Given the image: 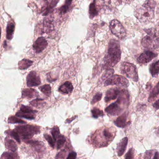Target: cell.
<instances>
[{
	"label": "cell",
	"mask_w": 159,
	"mask_h": 159,
	"mask_svg": "<svg viewBox=\"0 0 159 159\" xmlns=\"http://www.w3.org/2000/svg\"><path fill=\"white\" fill-rule=\"evenodd\" d=\"M120 43L115 40H111L109 43L108 54L104 58V68L111 69L120 62L121 58Z\"/></svg>",
	"instance_id": "6da1fadb"
},
{
	"label": "cell",
	"mask_w": 159,
	"mask_h": 159,
	"mask_svg": "<svg viewBox=\"0 0 159 159\" xmlns=\"http://www.w3.org/2000/svg\"><path fill=\"white\" fill-rule=\"evenodd\" d=\"M135 15L141 23L149 22L154 15L153 8L144 3L142 6L137 8L135 11Z\"/></svg>",
	"instance_id": "7a4b0ae2"
},
{
	"label": "cell",
	"mask_w": 159,
	"mask_h": 159,
	"mask_svg": "<svg viewBox=\"0 0 159 159\" xmlns=\"http://www.w3.org/2000/svg\"><path fill=\"white\" fill-rule=\"evenodd\" d=\"M15 130L24 139H28L40 132L39 127L30 125L19 126L16 127Z\"/></svg>",
	"instance_id": "3957f363"
},
{
	"label": "cell",
	"mask_w": 159,
	"mask_h": 159,
	"mask_svg": "<svg viewBox=\"0 0 159 159\" xmlns=\"http://www.w3.org/2000/svg\"><path fill=\"white\" fill-rule=\"evenodd\" d=\"M122 72L127 77L136 82L138 81V75L136 67L135 65L125 62L122 64Z\"/></svg>",
	"instance_id": "277c9868"
},
{
	"label": "cell",
	"mask_w": 159,
	"mask_h": 159,
	"mask_svg": "<svg viewBox=\"0 0 159 159\" xmlns=\"http://www.w3.org/2000/svg\"><path fill=\"white\" fill-rule=\"evenodd\" d=\"M104 85L106 86L109 85H117L123 87H127L129 86V82L123 76L114 75L105 81Z\"/></svg>",
	"instance_id": "5b68a950"
},
{
	"label": "cell",
	"mask_w": 159,
	"mask_h": 159,
	"mask_svg": "<svg viewBox=\"0 0 159 159\" xmlns=\"http://www.w3.org/2000/svg\"><path fill=\"white\" fill-rule=\"evenodd\" d=\"M110 28L112 33L120 39H123L126 36L127 33L125 29L122 25L116 20L111 21L110 24Z\"/></svg>",
	"instance_id": "8992f818"
},
{
	"label": "cell",
	"mask_w": 159,
	"mask_h": 159,
	"mask_svg": "<svg viewBox=\"0 0 159 159\" xmlns=\"http://www.w3.org/2000/svg\"><path fill=\"white\" fill-rule=\"evenodd\" d=\"M37 112V111L34 110L30 107L22 105L20 111L16 114V116L18 117L26 118L28 120H34L36 116V114Z\"/></svg>",
	"instance_id": "52a82bcc"
},
{
	"label": "cell",
	"mask_w": 159,
	"mask_h": 159,
	"mask_svg": "<svg viewBox=\"0 0 159 159\" xmlns=\"http://www.w3.org/2000/svg\"><path fill=\"white\" fill-rule=\"evenodd\" d=\"M157 56V54L150 50H147L142 53L137 59V62L140 64H145L151 61Z\"/></svg>",
	"instance_id": "ba28073f"
},
{
	"label": "cell",
	"mask_w": 159,
	"mask_h": 159,
	"mask_svg": "<svg viewBox=\"0 0 159 159\" xmlns=\"http://www.w3.org/2000/svg\"><path fill=\"white\" fill-rule=\"evenodd\" d=\"M40 78L35 71H31L27 77V84L28 87L38 86L40 84Z\"/></svg>",
	"instance_id": "9c48e42d"
},
{
	"label": "cell",
	"mask_w": 159,
	"mask_h": 159,
	"mask_svg": "<svg viewBox=\"0 0 159 159\" xmlns=\"http://www.w3.org/2000/svg\"><path fill=\"white\" fill-rule=\"evenodd\" d=\"M48 44L46 40L43 37H40L34 42L33 47L36 52L40 53L47 48Z\"/></svg>",
	"instance_id": "30bf717a"
},
{
	"label": "cell",
	"mask_w": 159,
	"mask_h": 159,
	"mask_svg": "<svg viewBox=\"0 0 159 159\" xmlns=\"http://www.w3.org/2000/svg\"><path fill=\"white\" fill-rule=\"evenodd\" d=\"M122 110L123 109L121 105H119L116 102L112 103L105 109V111L108 114L113 115V116L118 115L122 112Z\"/></svg>",
	"instance_id": "8fae6325"
},
{
	"label": "cell",
	"mask_w": 159,
	"mask_h": 159,
	"mask_svg": "<svg viewBox=\"0 0 159 159\" xmlns=\"http://www.w3.org/2000/svg\"><path fill=\"white\" fill-rule=\"evenodd\" d=\"M155 38L148 35L145 36L141 41V46L144 49H153V44H154Z\"/></svg>",
	"instance_id": "7c38bea8"
},
{
	"label": "cell",
	"mask_w": 159,
	"mask_h": 159,
	"mask_svg": "<svg viewBox=\"0 0 159 159\" xmlns=\"http://www.w3.org/2000/svg\"><path fill=\"white\" fill-rule=\"evenodd\" d=\"M120 90L118 88H112L107 91L105 97V101L106 102L116 99L118 97Z\"/></svg>",
	"instance_id": "4fadbf2b"
},
{
	"label": "cell",
	"mask_w": 159,
	"mask_h": 159,
	"mask_svg": "<svg viewBox=\"0 0 159 159\" xmlns=\"http://www.w3.org/2000/svg\"><path fill=\"white\" fill-rule=\"evenodd\" d=\"M128 143V138L127 137L124 138L119 142L117 145V152L119 156H121L124 154Z\"/></svg>",
	"instance_id": "5bb4252c"
},
{
	"label": "cell",
	"mask_w": 159,
	"mask_h": 159,
	"mask_svg": "<svg viewBox=\"0 0 159 159\" xmlns=\"http://www.w3.org/2000/svg\"><path fill=\"white\" fill-rule=\"evenodd\" d=\"M38 96V92L33 88H26L22 91V97L23 98L30 99L37 97Z\"/></svg>",
	"instance_id": "9a60e30c"
},
{
	"label": "cell",
	"mask_w": 159,
	"mask_h": 159,
	"mask_svg": "<svg viewBox=\"0 0 159 159\" xmlns=\"http://www.w3.org/2000/svg\"><path fill=\"white\" fill-rule=\"evenodd\" d=\"M128 114L127 112L125 113L121 116L117 118L114 122V124L118 127L124 128L127 125V121Z\"/></svg>",
	"instance_id": "2e32d148"
},
{
	"label": "cell",
	"mask_w": 159,
	"mask_h": 159,
	"mask_svg": "<svg viewBox=\"0 0 159 159\" xmlns=\"http://www.w3.org/2000/svg\"><path fill=\"white\" fill-rule=\"evenodd\" d=\"M73 86L70 82H66L63 84L61 85L59 88V92L64 94H69L72 92Z\"/></svg>",
	"instance_id": "e0dca14e"
},
{
	"label": "cell",
	"mask_w": 159,
	"mask_h": 159,
	"mask_svg": "<svg viewBox=\"0 0 159 159\" xmlns=\"http://www.w3.org/2000/svg\"><path fill=\"white\" fill-rule=\"evenodd\" d=\"M6 148L11 151L15 152L17 149V146L15 142L13 140L6 138L5 140Z\"/></svg>",
	"instance_id": "ac0fdd59"
},
{
	"label": "cell",
	"mask_w": 159,
	"mask_h": 159,
	"mask_svg": "<svg viewBox=\"0 0 159 159\" xmlns=\"http://www.w3.org/2000/svg\"><path fill=\"white\" fill-rule=\"evenodd\" d=\"M15 26L13 23H10L8 24L6 29V37L9 40H11L13 37L14 34Z\"/></svg>",
	"instance_id": "d6986e66"
},
{
	"label": "cell",
	"mask_w": 159,
	"mask_h": 159,
	"mask_svg": "<svg viewBox=\"0 0 159 159\" xmlns=\"http://www.w3.org/2000/svg\"><path fill=\"white\" fill-rule=\"evenodd\" d=\"M149 71L153 77H156L159 75V60L151 64Z\"/></svg>",
	"instance_id": "ffe728a7"
},
{
	"label": "cell",
	"mask_w": 159,
	"mask_h": 159,
	"mask_svg": "<svg viewBox=\"0 0 159 159\" xmlns=\"http://www.w3.org/2000/svg\"><path fill=\"white\" fill-rule=\"evenodd\" d=\"M33 63V61L31 60L26 59H23L18 62V68L21 70L27 69L32 65Z\"/></svg>",
	"instance_id": "44dd1931"
},
{
	"label": "cell",
	"mask_w": 159,
	"mask_h": 159,
	"mask_svg": "<svg viewBox=\"0 0 159 159\" xmlns=\"http://www.w3.org/2000/svg\"><path fill=\"white\" fill-rule=\"evenodd\" d=\"M159 95V82L156 85L154 88L152 89L150 92L148 97V101L150 102H152Z\"/></svg>",
	"instance_id": "7402d4cb"
},
{
	"label": "cell",
	"mask_w": 159,
	"mask_h": 159,
	"mask_svg": "<svg viewBox=\"0 0 159 159\" xmlns=\"http://www.w3.org/2000/svg\"><path fill=\"white\" fill-rule=\"evenodd\" d=\"M54 25L52 22L50 20H46L43 23L42 31L44 33H49L54 30Z\"/></svg>",
	"instance_id": "603a6c76"
},
{
	"label": "cell",
	"mask_w": 159,
	"mask_h": 159,
	"mask_svg": "<svg viewBox=\"0 0 159 159\" xmlns=\"http://www.w3.org/2000/svg\"><path fill=\"white\" fill-rule=\"evenodd\" d=\"M98 11L96 5V0H94L89 6V14L90 18L93 19L94 17L97 15Z\"/></svg>",
	"instance_id": "cb8c5ba5"
},
{
	"label": "cell",
	"mask_w": 159,
	"mask_h": 159,
	"mask_svg": "<svg viewBox=\"0 0 159 159\" xmlns=\"http://www.w3.org/2000/svg\"><path fill=\"white\" fill-rule=\"evenodd\" d=\"M30 104L37 108H41L44 107L46 102L41 99H36L30 102Z\"/></svg>",
	"instance_id": "d4e9b609"
},
{
	"label": "cell",
	"mask_w": 159,
	"mask_h": 159,
	"mask_svg": "<svg viewBox=\"0 0 159 159\" xmlns=\"http://www.w3.org/2000/svg\"><path fill=\"white\" fill-rule=\"evenodd\" d=\"M72 0H66L64 5L59 9V11L62 14H65L68 11L72 3Z\"/></svg>",
	"instance_id": "484cf974"
},
{
	"label": "cell",
	"mask_w": 159,
	"mask_h": 159,
	"mask_svg": "<svg viewBox=\"0 0 159 159\" xmlns=\"http://www.w3.org/2000/svg\"><path fill=\"white\" fill-rule=\"evenodd\" d=\"M59 0H53L47 6V8L45 9V11H44L43 15H47L50 12L51 10L53 9V8H54L56 6V4L59 2Z\"/></svg>",
	"instance_id": "4316f807"
},
{
	"label": "cell",
	"mask_w": 159,
	"mask_h": 159,
	"mask_svg": "<svg viewBox=\"0 0 159 159\" xmlns=\"http://www.w3.org/2000/svg\"><path fill=\"white\" fill-rule=\"evenodd\" d=\"M39 89L44 95L49 97L51 93V88L49 84H45L39 88Z\"/></svg>",
	"instance_id": "83f0119b"
},
{
	"label": "cell",
	"mask_w": 159,
	"mask_h": 159,
	"mask_svg": "<svg viewBox=\"0 0 159 159\" xmlns=\"http://www.w3.org/2000/svg\"><path fill=\"white\" fill-rule=\"evenodd\" d=\"M8 122L9 123L15 124H25L26 122L21 119H19L18 117H15L14 116H11L8 119Z\"/></svg>",
	"instance_id": "f1b7e54d"
},
{
	"label": "cell",
	"mask_w": 159,
	"mask_h": 159,
	"mask_svg": "<svg viewBox=\"0 0 159 159\" xmlns=\"http://www.w3.org/2000/svg\"><path fill=\"white\" fill-rule=\"evenodd\" d=\"M51 133L52 135L54 140V141H56L59 136L60 135V129H59V127L55 126L53 127L52 129H51Z\"/></svg>",
	"instance_id": "f546056e"
},
{
	"label": "cell",
	"mask_w": 159,
	"mask_h": 159,
	"mask_svg": "<svg viewBox=\"0 0 159 159\" xmlns=\"http://www.w3.org/2000/svg\"><path fill=\"white\" fill-rule=\"evenodd\" d=\"M93 117L95 118H97L99 117H101L104 115L103 111L99 110L98 108H95L91 110Z\"/></svg>",
	"instance_id": "4dcf8cb0"
},
{
	"label": "cell",
	"mask_w": 159,
	"mask_h": 159,
	"mask_svg": "<svg viewBox=\"0 0 159 159\" xmlns=\"http://www.w3.org/2000/svg\"><path fill=\"white\" fill-rule=\"evenodd\" d=\"M57 139H58V140H57L56 148H57V149H59L63 146L66 140V138L64 136L61 135L59 136Z\"/></svg>",
	"instance_id": "1f68e13d"
},
{
	"label": "cell",
	"mask_w": 159,
	"mask_h": 159,
	"mask_svg": "<svg viewBox=\"0 0 159 159\" xmlns=\"http://www.w3.org/2000/svg\"><path fill=\"white\" fill-rule=\"evenodd\" d=\"M2 159H18L17 155L13 153L5 152L2 156Z\"/></svg>",
	"instance_id": "d6a6232c"
},
{
	"label": "cell",
	"mask_w": 159,
	"mask_h": 159,
	"mask_svg": "<svg viewBox=\"0 0 159 159\" xmlns=\"http://www.w3.org/2000/svg\"><path fill=\"white\" fill-rule=\"evenodd\" d=\"M114 73V70L113 69L111 68V69H108V70L103 74L101 77L102 81H105V80H107L112 75H113Z\"/></svg>",
	"instance_id": "836d02e7"
},
{
	"label": "cell",
	"mask_w": 159,
	"mask_h": 159,
	"mask_svg": "<svg viewBox=\"0 0 159 159\" xmlns=\"http://www.w3.org/2000/svg\"><path fill=\"white\" fill-rule=\"evenodd\" d=\"M8 134L10 135L11 136V137L15 139L17 142L20 143L21 141H20V137H19V135H18V133H17L15 130H11V131H9V132H8Z\"/></svg>",
	"instance_id": "e575fe53"
},
{
	"label": "cell",
	"mask_w": 159,
	"mask_h": 159,
	"mask_svg": "<svg viewBox=\"0 0 159 159\" xmlns=\"http://www.w3.org/2000/svg\"><path fill=\"white\" fill-rule=\"evenodd\" d=\"M102 93H97L95 95V96L93 97L92 101H91V104H94L97 102H98L99 101L101 100V97H102Z\"/></svg>",
	"instance_id": "d590c367"
},
{
	"label": "cell",
	"mask_w": 159,
	"mask_h": 159,
	"mask_svg": "<svg viewBox=\"0 0 159 159\" xmlns=\"http://www.w3.org/2000/svg\"><path fill=\"white\" fill-rule=\"evenodd\" d=\"M44 137L45 139L48 141V143L49 144L50 146L52 148H54V140L49 135H44Z\"/></svg>",
	"instance_id": "8d00e7d4"
},
{
	"label": "cell",
	"mask_w": 159,
	"mask_h": 159,
	"mask_svg": "<svg viewBox=\"0 0 159 159\" xmlns=\"http://www.w3.org/2000/svg\"><path fill=\"white\" fill-rule=\"evenodd\" d=\"M144 31L147 33L148 35L153 37L156 38L157 37V33L156 31L154 28H150V29H144Z\"/></svg>",
	"instance_id": "74e56055"
},
{
	"label": "cell",
	"mask_w": 159,
	"mask_h": 159,
	"mask_svg": "<svg viewBox=\"0 0 159 159\" xmlns=\"http://www.w3.org/2000/svg\"><path fill=\"white\" fill-rule=\"evenodd\" d=\"M134 157V149L133 148H131L126 154L125 159H133Z\"/></svg>",
	"instance_id": "f35d334b"
},
{
	"label": "cell",
	"mask_w": 159,
	"mask_h": 159,
	"mask_svg": "<svg viewBox=\"0 0 159 159\" xmlns=\"http://www.w3.org/2000/svg\"><path fill=\"white\" fill-rule=\"evenodd\" d=\"M66 151L65 150H62L60 151L58 154L56 155L55 157V159H64L65 157Z\"/></svg>",
	"instance_id": "ab89813d"
},
{
	"label": "cell",
	"mask_w": 159,
	"mask_h": 159,
	"mask_svg": "<svg viewBox=\"0 0 159 159\" xmlns=\"http://www.w3.org/2000/svg\"><path fill=\"white\" fill-rule=\"evenodd\" d=\"M153 154V151L150 150L146 151L144 154V159H151Z\"/></svg>",
	"instance_id": "60d3db41"
},
{
	"label": "cell",
	"mask_w": 159,
	"mask_h": 159,
	"mask_svg": "<svg viewBox=\"0 0 159 159\" xmlns=\"http://www.w3.org/2000/svg\"><path fill=\"white\" fill-rule=\"evenodd\" d=\"M77 153L75 152H72L70 153L68 156H67V159H76V158Z\"/></svg>",
	"instance_id": "b9f144b4"
},
{
	"label": "cell",
	"mask_w": 159,
	"mask_h": 159,
	"mask_svg": "<svg viewBox=\"0 0 159 159\" xmlns=\"http://www.w3.org/2000/svg\"><path fill=\"white\" fill-rule=\"evenodd\" d=\"M159 49V37L155 39L153 44V49Z\"/></svg>",
	"instance_id": "7bdbcfd3"
},
{
	"label": "cell",
	"mask_w": 159,
	"mask_h": 159,
	"mask_svg": "<svg viewBox=\"0 0 159 159\" xmlns=\"http://www.w3.org/2000/svg\"><path fill=\"white\" fill-rule=\"evenodd\" d=\"M153 108L156 110H158L159 109V99L157 101H155L153 104Z\"/></svg>",
	"instance_id": "ee69618b"
},
{
	"label": "cell",
	"mask_w": 159,
	"mask_h": 159,
	"mask_svg": "<svg viewBox=\"0 0 159 159\" xmlns=\"http://www.w3.org/2000/svg\"><path fill=\"white\" fill-rule=\"evenodd\" d=\"M77 116H74V117H72L71 119H67L66 120V123H69L71 122L72 121H73V120H75Z\"/></svg>",
	"instance_id": "f6af8a7d"
},
{
	"label": "cell",
	"mask_w": 159,
	"mask_h": 159,
	"mask_svg": "<svg viewBox=\"0 0 159 159\" xmlns=\"http://www.w3.org/2000/svg\"><path fill=\"white\" fill-rule=\"evenodd\" d=\"M153 159H159V152H155Z\"/></svg>",
	"instance_id": "bcb514c9"
},
{
	"label": "cell",
	"mask_w": 159,
	"mask_h": 159,
	"mask_svg": "<svg viewBox=\"0 0 159 159\" xmlns=\"http://www.w3.org/2000/svg\"><path fill=\"white\" fill-rule=\"evenodd\" d=\"M1 36H2V30H1V28L0 27V39L1 38Z\"/></svg>",
	"instance_id": "7dc6e473"
},
{
	"label": "cell",
	"mask_w": 159,
	"mask_h": 159,
	"mask_svg": "<svg viewBox=\"0 0 159 159\" xmlns=\"http://www.w3.org/2000/svg\"></svg>",
	"instance_id": "c3c4849f"
}]
</instances>
